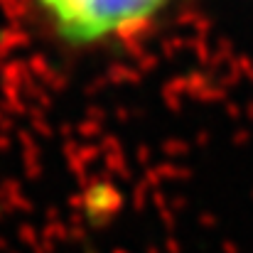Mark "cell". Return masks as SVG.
<instances>
[{"label":"cell","instance_id":"6da1fadb","mask_svg":"<svg viewBox=\"0 0 253 253\" xmlns=\"http://www.w3.org/2000/svg\"><path fill=\"white\" fill-rule=\"evenodd\" d=\"M169 0H37L49 25L72 44L121 42L150 27Z\"/></svg>","mask_w":253,"mask_h":253}]
</instances>
